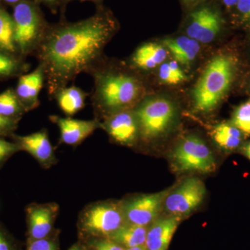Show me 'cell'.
<instances>
[{"label":"cell","mask_w":250,"mask_h":250,"mask_svg":"<svg viewBox=\"0 0 250 250\" xmlns=\"http://www.w3.org/2000/svg\"><path fill=\"white\" fill-rule=\"evenodd\" d=\"M12 136L21 150L26 151L42 165L49 166L54 161V148L45 129L27 136Z\"/></svg>","instance_id":"obj_15"},{"label":"cell","mask_w":250,"mask_h":250,"mask_svg":"<svg viewBox=\"0 0 250 250\" xmlns=\"http://www.w3.org/2000/svg\"><path fill=\"white\" fill-rule=\"evenodd\" d=\"M49 119L58 126L61 141L69 146L80 144L101 125L95 120L82 121L70 118H61L58 116H49Z\"/></svg>","instance_id":"obj_13"},{"label":"cell","mask_w":250,"mask_h":250,"mask_svg":"<svg viewBox=\"0 0 250 250\" xmlns=\"http://www.w3.org/2000/svg\"><path fill=\"white\" fill-rule=\"evenodd\" d=\"M234 68V60L227 54L210 61L192 92L197 111L207 113L218 106L231 84Z\"/></svg>","instance_id":"obj_3"},{"label":"cell","mask_w":250,"mask_h":250,"mask_svg":"<svg viewBox=\"0 0 250 250\" xmlns=\"http://www.w3.org/2000/svg\"><path fill=\"white\" fill-rule=\"evenodd\" d=\"M245 153L246 155L248 156V159L250 160V142L247 145L246 147H245Z\"/></svg>","instance_id":"obj_35"},{"label":"cell","mask_w":250,"mask_h":250,"mask_svg":"<svg viewBox=\"0 0 250 250\" xmlns=\"http://www.w3.org/2000/svg\"><path fill=\"white\" fill-rule=\"evenodd\" d=\"M58 207L54 204L32 205L27 208L28 241L48 237L52 231Z\"/></svg>","instance_id":"obj_11"},{"label":"cell","mask_w":250,"mask_h":250,"mask_svg":"<svg viewBox=\"0 0 250 250\" xmlns=\"http://www.w3.org/2000/svg\"><path fill=\"white\" fill-rule=\"evenodd\" d=\"M24 112L25 111L20 103L15 90L8 89L0 93L1 116L20 121Z\"/></svg>","instance_id":"obj_24"},{"label":"cell","mask_w":250,"mask_h":250,"mask_svg":"<svg viewBox=\"0 0 250 250\" xmlns=\"http://www.w3.org/2000/svg\"><path fill=\"white\" fill-rule=\"evenodd\" d=\"M222 1H223L224 5H225L227 8L231 9V8L236 6L239 0H222Z\"/></svg>","instance_id":"obj_33"},{"label":"cell","mask_w":250,"mask_h":250,"mask_svg":"<svg viewBox=\"0 0 250 250\" xmlns=\"http://www.w3.org/2000/svg\"><path fill=\"white\" fill-rule=\"evenodd\" d=\"M125 223L123 206L102 202L90 206L83 211L80 228L88 236L109 238Z\"/></svg>","instance_id":"obj_5"},{"label":"cell","mask_w":250,"mask_h":250,"mask_svg":"<svg viewBox=\"0 0 250 250\" xmlns=\"http://www.w3.org/2000/svg\"><path fill=\"white\" fill-rule=\"evenodd\" d=\"M159 75L164 83L169 85L177 84L187 79L176 61L162 64L159 68Z\"/></svg>","instance_id":"obj_25"},{"label":"cell","mask_w":250,"mask_h":250,"mask_svg":"<svg viewBox=\"0 0 250 250\" xmlns=\"http://www.w3.org/2000/svg\"><path fill=\"white\" fill-rule=\"evenodd\" d=\"M18 120L11 119L0 115V137L14 135L17 128Z\"/></svg>","instance_id":"obj_29"},{"label":"cell","mask_w":250,"mask_h":250,"mask_svg":"<svg viewBox=\"0 0 250 250\" xmlns=\"http://www.w3.org/2000/svg\"><path fill=\"white\" fill-rule=\"evenodd\" d=\"M21 150L16 143H11L0 137V166L15 153Z\"/></svg>","instance_id":"obj_27"},{"label":"cell","mask_w":250,"mask_h":250,"mask_svg":"<svg viewBox=\"0 0 250 250\" xmlns=\"http://www.w3.org/2000/svg\"><path fill=\"white\" fill-rule=\"evenodd\" d=\"M37 1H41V2L48 5V6H54L57 2V0H37Z\"/></svg>","instance_id":"obj_34"},{"label":"cell","mask_w":250,"mask_h":250,"mask_svg":"<svg viewBox=\"0 0 250 250\" xmlns=\"http://www.w3.org/2000/svg\"><path fill=\"white\" fill-rule=\"evenodd\" d=\"M236 7L241 22L250 25V0H239Z\"/></svg>","instance_id":"obj_30"},{"label":"cell","mask_w":250,"mask_h":250,"mask_svg":"<svg viewBox=\"0 0 250 250\" xmlns=\"http://www.w3.org/2000/svg\"><path fill=\"white\" fill-rule=\"evenodd\" d=\"M167 49L164 46L148 42L139 46L131 57L134 67L141 70H150L161 65L167 57Z\"/></svg>","instance_id":"obj_17"},{"label":"cell","mask_w":250,"mask_h":250,"mask_svg":"<svg viewBox=\"0 0 250 250\" xmlns=\"http://www.w3.org/2000/svg\"><path fill=\"white\" fill-rule=\"evenodd\" d=\"M12 17L18 55L24 58L34 54L48 27L39 8L29 0H22L15 5Z\"/></svg>","instance_id":"obj_4"},{"label":"cell","mask_w":250,"mask_h":250,"mask_svg":"<svg viewBox=\"0 0 250 250\" xmlns=\"http://www.w3.org/2000/svg\"><path fill=\"white\" fill-rule=\"evenodd\" d=\"M44 84L45 75L40 65L31 73L19 77L15 92L25 112L35 109L40 105L39 94Z\"/></svg>","instance_id":"obj_12"},{"label":"cell","mask_w":250,"mask_h":250,"mask_svg":"<svg viewBox=\"0 0 250 250\" xmlns=\"http://www.w3.org/2000/svg\"><path fill=\"white\" fill-rule=\"evenodd\" d=\"M126 250H149L146 246L135 247V248H128Z\"/></svg>","instance_id":"obj_37"},{"label":"cell","mask_w":250,"mask_h":250,"mask_svg":"<svg viewBox=\"0 0 250 250\" xmlns=\"http://www.w3.org/2000/svg\"><path fill=\"white\" fill-rule=\"evenodd\" d=\"M172 163L177 170L213 172L216 167L214 156L209 147L195 136L184 138L172 154Z\"/></svg>","instance_id":"obj_6"},{"label":"cell","mask_w":250,"mask_h":250,"mask_svg":"<svg viewBox=\"0 0 250 250\" xmlns=\"http://www.w3.org/2000/svg\"><path fill=\"white\" fill-rule=\"evenodd\" d=\"M88 73L94 80L92 103L99 113L111 116L125 111L136 103L142 93L141 82L136 77L107 68L103 59Z\"/></svg>","instance_id":"obj_2"},{"label":"cell","mask_w":250,"mask_h":250,"mask_svg":"<svg viewBox=\"0 0 250 250\" xmlns=\"http://www.w3.org/2000/svg\"><path fill=\"white\" fill-rule=\"evenodd\" d=\"M184 1H188V2H194V1H196L197 0H184Z\"/></svg>","instance_id":"obj_38"},{"label":"cell","mask_w":250,"mask_h":250,"mask_svg":"<svg viewBox=\"0 0 250 250\" xmlns=\"http://www.w3.org/2000/svg\"><path fill=\"white\" fill-rule=\"evenodd\" d=\"M27 250H58L55 240L49 237L42 239L28 241Z\"/></svg>","instance_id":"obj_28"},{"label":"cell","mask_w":250,"mask_h":250,"mask_svg":"<svg viewBox=\"0 0 250 250\" xmlns=\"http://www.w3.org/2000/svg\"><path fill=\"white\" fill-rule=\"evenodd\" d=\"M170 190L141 195L128 202L123 206L125 221L130 225L147 227L159 215L164 200Z\"/></svg>","instance_id":"obj_9"},{"label":"cell","mask_w":250,"mask_h":250,"mask_svg":"<svg viewBox=\"0 0 250 250\" xmlns=\"http://www.w3.org/2000/svg\"><path fill=\"white\" fill-rule=\"evenodd\" d=\"M181 221V217L172 215L160 219L147 231L146 247L149 250H167Z\"/></svg>","instance_id":"obj_16"},{"label":"cell","mask_w":250,"mask_h":250,"mask_svg":"<svg viewBox=\"0 0 250 250\" xmlns=\"http://www.w3.org/2000/svg\"><path fill=\"white\" fill-rule=\"evenodd\" d=\"M70 250H81L80 249H79L78 248H76V247H74V248H71Z\"/></svg>","instance_id":"obj_39"},{"label":"cell","mask_w":250,"mask_h":250,"mask_svg":"<svg viewBox=\"0 0 250 250\" xmlns=\"http://www.w3.org/2000/svg\"><path fill=\"white\" fill-rule=\"evenodd\" d=\"M232 123L241 132L250 135V100L237 108L233 115Z\"/></svg>","instance_id":"obj_26"},{"label":"cell","mask_w":250,"mask_h":250,"mask_svg":"<svg viewBox=\"0 0 250 250\" xmlns=\"http://www.w3.org/2000/svg\"><path fill=\"white\" fill-rule=\"evenodd\" d=\"M222 24L223 20L217 10L210 6H202L189 16L187 36L200 43H209L220 33Z\"/></svg>","instance_id":"obj_10"},{"label":"cell","mask_w":250,"mask_h":250,"mask_svg":"<svg viewBox=\"0 0 250 250\" xmlns=\"http://www.w3.org/2000/svg\"><path fill=\"white\" fill-rule=\"evenodd\" d=\"M94 246L96 250H126L118 243L108 238L97 242Z\"/></svg>","instance_id":"obj_32"},{"label":"cell","mask_w":250,"mask_h":250,"mask_svg":"<svg viewBox=\"0 0 250 250\" xmlns=\"http://www.w3.org/2000/svg\"><path fill=\"white\" fill-rule=\"evenodd\" d=\"M0 250H17V246L13 238L1 226H0Z\"/></svg>","instance_id":"obj_31"},{"label":"cell","mask_w":250,"mask_h":250,"mask_svg":"<svg viewBox=\"0 0 250 250\" xmlns=\"http://www.w3.org/2000/svg\"><path fill=\"white\" fill-rule=\"evenodd\" d=\"M206 192L205 184L200 179L190 177L186 179L167 194L164 203L166 211L174 216L188 214L202 203Z\"/></svg>","instance_id":"obj_8"},{"label":"cell","mask_w":250,"mask_h":250,"mask_svg":"<svg viewBox=\"0 0 250 250\" xmlns=\"http://www.w3.org/2000/svg\"><path fill=\"white\" fill-rule=\"evenodd\" d=\"M29 68L30 65L22 57L0 49V79L21 76Z\"/></svg>","instance_id":"obj_21"},{"label":"cell","mask_w":250,"mask_h":250,"mask_svg":"<svg viewBox=\"0 0 250 250\" xmlns=\"http://www.w3.org/2000/svg\"><path fill=\"white\" fill-rule=\"evenodd\" d=\"M164 44L174 56L176 62L183 65H190L200 50V42L188 36L166 39Z\"/></svg>","instance_id":"obj_18"},{"label":"cell","mask_w":250,"mask_h":250,"mask_svg":"<svg viewBox=\"0 0 250 250\" xmlns=\"http://www.w3.org/2000/svg\"><path fill=\"white\" fill-rule=\"evenodd\" d=\"M116 30L114 20L103 11L78 22L48 26L34 54L43 70L50 98L103 59V49Z\"/></svg>","instance_id":"obj_1"},{"label":"cell","mask_w":250,"mask_h":250,"mask_svg":"<svg viewBox=\"0 0 250 250\" xmlns=\"http://www.w3.org/2000/svg\"><path fill=\"white\" fill-rule=\"evenodd\" d=\"M135 116L143 138L151 139L168 127L174 116V106L166 99H150L141 104Z\"/></svg>","instance_id":"obj_7"},{"label":"cell","mask_w":250,"mask_h":250,"mask_svg":"<svg viewBox=\"0 0 250 250\" xmlns=\"http://www.w3.org/2000/svg\"><path fill=\"white\" fill-rule=\"evenodd\" d=\"M103 126L112 139L123 145L134 143L139 131L136 116L127 111L117 112L108 116Z\"/></svg>","instance_id":"obj_14"},{"label":"cell","mask_w":250,"mask_h":250,"mask_svg":"<svg viewBox=\"0 0 250 250\" xmlns=\"http://www.w3.org/2000/svg\"><path fill=\"white\" fill-rule=\"evenodd\" d=\"M1 1H4V2L7 3V4H14L15 6V5L18 4V2L22 1V0H1Z\"/></svg>","instance_id":"obj_36"},{"label":"cell","mask_w":250,"mask_h":250,"mask_svg":"<svg viewBox=\"0 0 250 250\" xmlns=\"http://www.w3.org/2000/svg\"><path fill=\"white\" fill-rule=\"evenodd\" d=\"M241 131L233 125L222 123L215 126L213 136L219 146L227 150L236 149L241 142Z\"/></svg>","instance_id":"obj_22"},{"label":"cell","mask_w":250,"mask_h":250,"mask_svg":"<svg viewBox=\"0 0 250 250\" xmlns=\"http://www.w3.org/2000/svg\"><path fill=\"white\" fill-rule=\"evenodd\" d=\"M87 96L88 93L84 90L72 85L59 90L54 98L62 111L67 116H72L84 107Z\"/></svg>","instance_id":"obj_19"},{"label":"cell","mask_w":250,"mask_h":250,"mask_svg":"<svg viewBox=\"0 0 250 250\" xmlns=\"http://www.w3.org/2000/svg\"><path fill=\"white\" fill-rule=\"evenodd\" d=\"M147 231V227L125 223L108 239L118 243L120 246L126 247V249L146 246Z\"/></svg>","instance_id":"obj_20"},{"label":"cell","mask_w":250,"mask_h":250,"mask_svg":"<svg viewBox=\"0 0 250 250\" xmlns=\"http://www.w3.org/2000/svg\"><path fill=\"white\" fill-rule=\"evenodd\" d=\"M0 49L18 55L14 42V25L13 17L0 6ZM20 56V55H19Z\"/></svg>","instance_id":"obj_23"}]
</instances>
